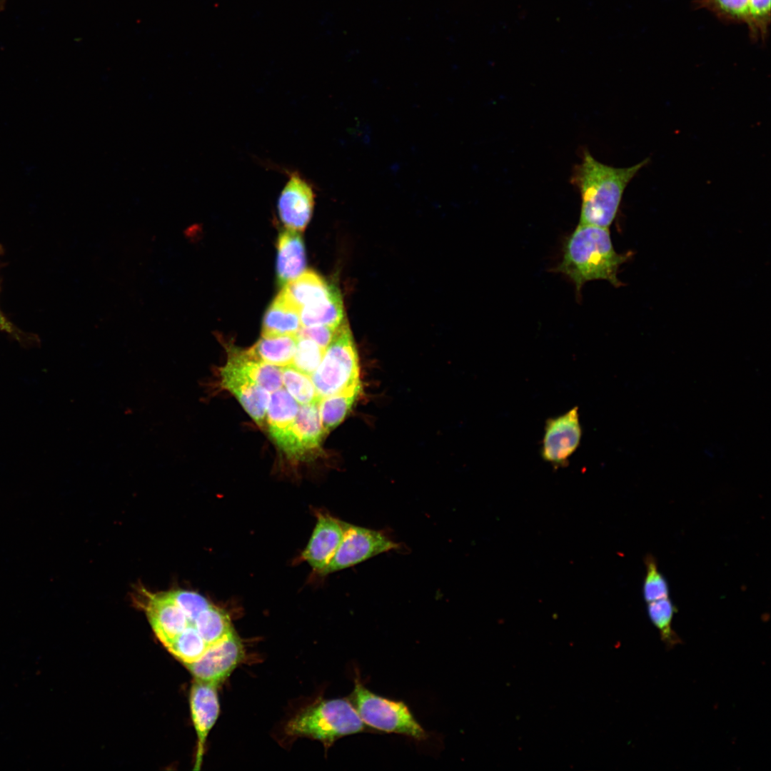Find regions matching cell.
<instances>
[{
  "label": "cell",
  "instance_id": "19",
  "mask_svg": "<svg viewBox=\"0 0 771 771\" xmlns=\"http://www.w3.org/2000/svg\"><path fill=\"white\" fill-rule=\"evenodd\" d=\"M300 318L302 327L327 326L337 328L345 318L343 300L338 288L328 297L303 307Z\"/></svg>",
  "mask_w": 771,
  "mask_h": 771
},
{
  "label": "cell",
  "instance_id": "2",
  "mask_svg": "<svg viewBox=\"0 0 771 771\" xmlns=\"http://www.w3.org/2000/svg\"><path fill=\"white\" fill-rule=\"evenodd\" d=\"M608 228L578 223L565 241L562 260L553 271L568 277L578 294L591 281H608L615 287L621 285L618 271L630 254L615 251Z\"/></svg>",
  "mask_w": 771,
  "mask_h": 771
},
{
  "label": "cell",
  "instance_id": "13",
  "mask_svg": "<svg viewBox=\"0 0 771 771\" xmlns=\"http://www.w3.org/2000/svg\"><path fill=\"white\" fill-rule=\"evenodd\" d=\"M217 686L213 682L195 680L191 688V712L198 739L195 770L201 768L206 738L219 715Z\"/></svg>",
  "mask_w": 771,
  "mask_h": 771
},
{
  "label": "cell",
  "instance_id": "26",
  "mask_svg": "<svg viewBox=\"0 0 771 771\" xmlns=\"http://www.w3.org/2000/svg\"><path fill=\"white\" fill-rule=\"evenodd\" d=\"M696 6L713 13L726 22L747 24L749 0H696Z\"/></svg>",
  "mask_w": 771,
  "mask_h": 771
},
{
  "label": "cell",
  "instance_id": "6",
  "mask_svg": "<svg viewBox=\"0 0 771 771\" xmlns=\"http://www.w3.org/2000/svg\"><path fill=\"white\" fill-rule=\"evenodd\" d=\"M397 547L396 543L378 531L344 523L342 540L320 575L350 568Z\"/></svg>",
  "mask_w": 771,
  "mask_h": 771
},
{
  "label": "cell",
  "instance_id": "28",
  "mask_svg": "<svg viewBox=\"0 0 771 771\" xmlns=\"http://www.w3.org/2000/svg\"><path fill=\"white\" fill-rule=\"evenodd\" d=\"M325 350L313 341L298 337V341L291 366L311 376L320 365Z\"/></svg>",
  "mask_w": 771,
  "mask_h": 771
},
{
  "label": "cell",
  "instance_id": "22",
  "mask_svg": "<svg viewBox=\"0 0 771 771\" xmlns=\"http://www.w3.org/2000/svg\"><path fill=\"white\" fill-rule=\"evenodd\" d=\"M195 625L208 646L234 630L228 614L212 602L196 617Z\"/></svg>",
  "mask_w": 771,
  "mask_h": 771
},
{
  "label": "cell",
  "instance_id": "20",
  "mask_svg": "<svg viewBox=\"0 0 771 771\" xmlns=\"http://www.w3.org/2000/svg\"><path fill=\"white\" fill-rule=\"evenodd\" d=\"M297 341V335H261L248 351L268 364L283 368L292 363Z\"/></svg>",
  "mask_w": 771,
  "mask_h": 771
},
{
  "label": "cell",
  "instance_id": "10",
  "mask_svg": "<svg viewBox=\"0 0 771 771\" xmlns=\"http://www.w3.org/2000/svg\"><path fill=\"white\" fill-rule=\"evenodd\" d=\"M582 433L577 406L548 419L541 448L543 458L555 468L565 466L579 446Z\"/></svg>",
  "mask_w": 771,
  "mask_h": 771
},
{
  "label": "cell",
  "instance_id": "17",
  "mask_svg": "<svg viewBox=\"0 0 771 771\" xmlns=\"http://www.w3.org/2000/svg\"><path fill=\"white\" fill-rule=\"evenodd\" d=\"M299 407L298 403L283 387L272 392L266 412V425L276 445L291 427Z\"/></svg>",
  "mask_w": 771,
  "mask_h": 771
},
{
  "label": "cell",
  "instance_id": "21",
  "mask_svg": "<svg viewBox=\"0 0 771 771\" xmlns=\"http://www.w3.org/2000/svg\"><path fill=\"white\" fill-rule=\"evenodd\" d=\"M361 383L319 401V412L325 435L336 428L347 416L361 394Z\"/></svg>",
  "mask_w": 771,
  "mask_h": 771
},
{
  "label": "cell",
  "instance_id": "18",
  "mask_svg": "<svg viewBox=\"0 0 771 771\" xmlns=\"http://www.w3.org/2000/svg\"><path fill=\"white\" fill-rule=\"evenodd\" d=\"M301 327L300 311L279 293L264 314L262 335H297Z\"/></svg>",
  "mask_w": 771,
  "mask_h": 771
},
{
  "label": "cell",
  "instance_id": "30",
  "mask_svg": "<svg viewBox=\"0 0 771 771\" xmlns=\"http://www.w3.org/2000/svg\"><path fill=\"white\" fill-rule=\"evenodd\" d=\"M336 329L327 326H305L301 328L297 336L309 338L323 350H326L331 341Z\"/></svg>",
  "mask_w": 771,
  "mask_h": 771
},
{
  "label": "cell",
  "instance_id": "23",
  "mask_svg": "<svg viewBox=\"0 0 771 771\" xmlns=\"http://www.w3.org/2000/svg\"><path fill=\"white\" fill-rule=\"evenodd\" d=\"M196 618L166 647L185 665L198 660L208 647L196 628Z\"/></svg>",
  "mask_w": 771,
  "mask_h": 771
},
{
  "label": "cell",
  "instance_id": "16",
  "mask_svg": "<svg viewBox=\"0 0 771 771\" xmlns=\"http://www.w3.org/2000/svg\"><path fill=\"white\" fill-rule=\"evenodd\" d=\"M336 288L312 271H306L283 286L280 293L299 311L328 297Z\"/></svg>",
  "mask_w": 771,
  "mask_h": 771
},
{
  "label": "cell",
  "instance_id": "25",
  "mask_svg": "<svg viewBox=\"0 0 771 771\" xmlns=\"http://www.w3.org/2000/svg\"><path fill=\"white\" fill-rule=\"evenodd\" d=\"M281 370L285 389L299 405L309 404L321 400L311 376L291 365L281 368Z\"/></svg>",
  "mask_w": 771,
  "mask_h": 771
},
{
  "label": "cell",
  "instance_id": "11",
  "mask_svg": "<svg viewBox=\"0 0 771 771\" xmlns=\"http://www.w3.org/2000/svg\"><path fill=\"white\" fill-rule=\"evenodd\" d=\"M316 523L309 541L301 553L306 561L318 575L326 568L338 549L343 534L344 523L330 514L318 510Z\"/></svg>",
  "mask_w": 771,
  "mask_h": 771
},
{
  "label": "cell",
  "instance_id": "7",
  "mask_svg": "<svg viewBox=\"0 0 771 771\" xmlns=\"http://www.w3.org/2000/svg\"><path fill=\"white\" fill-rule=\"evenodd\" d=\"M287 181L279 196L277 209L288 229L302 231L313 214L316 192L313 182L297 169L283 168Z\"/></svg>",
  "mask_w": 771,
  "mask_h": 771
},
{
  "label": "cell",
  "instance_id": "3",
  "mask_svg": "<svg viewBox=\"0 0 771 771\" xmlns=\"http://www.w3.org/2000/svg\"><path fill=\"white\" fill-rule=\"evenodd\" d=\"M366 724L353 705L345 699L320 701L303 710L286 726L292 737H307L332 743L345 735L360 732Z\"/></svg>",
  "mask_w": 771,
  "mask_h": 771
},
{
  "label": "cell",
  "instance_id": "12",
  "mask_svg": "<svg viewBox=\"0 0 771 771\" xmlns=\"http://www.w3.org/2000/svg\"><path fill=\"white\" fill-rule=\"evenodd\" d=\"M220 386L232 393L260 427L266 425L270 392L226 362L218 370Z\"/></svg>",
  "mask_w": 771,
  "mask_h": 771
},
{
  "label": "cell",
  "instance_id": "31",
  "mask_svg": "<svg viewBox=\"0 0 771 771\" xmlns=\"http://www.w3.org/2000/svg\"><path fill=\"white\" fill-rule=\"evenodd\" d=\"M0 330L12 333H14L13 326L11 323L4 317L0 310Z\"/></svg>",
  "mask_w": 771,
  "mask_h": 771
},
{
  "label": "cell",
  "instance_id": "27",
  "mask_svg": "<svg viewBox=\"0 0 771 771\" xmlns=\"http://www.w3.org/2000/svg\"><path fill=\"white\" fill-rule=\"evenodd\" d=\"M646 574L642 585V595L647 603L669 597L667 580L658 570L657 563L652 554L644 558Z\"/></svg>",
  "mask_w": 771,
  "mask_h": 771
},
{
  "label": "cell",
  "instance_id": "4",
  "mask_svg": "<svg viewBox=\"0 0 771 771\" xmlns=\"http://www.w3.org/2000/svg\"><path fill=\"white\" fill-rule=\"evenodd\" d=\"M311 378L320 399L361 383L358 354L346 318Z\"/></svg>",
  "mask_w": 771,
  "mask_h": 771
},
{
  "label": "cell",
  "instance_id": "29",
  "mask_svg": "<svg viewBox=\"0 0 771 771\" xmlns=\"http://www.w3.org/2000/svg\"><path fill=\"white\" fill-rule=\"evenodd\" d=\"M771 0H749V34L754 40L764 41L770 24Z\"/></svg>",
  "mask_w": 771,
  "mask_h": 771
},
{
  "label": "cell",
  "instance_id": "9",
  "mask_svg": "<svg viewBox=\"0 0 771 771\" xmlns=\"http://www.w3.org/2000/svg\"><path fill=\"white\" fill-rule=\"evenodd\" d=\"M243 645L235 630L209 645L196 661L186 664L195 680L219 685L242 661Z\"/></svg>",
  "mask_w": 771,
  "mask_h": 771
},
{
  "label": "cell",
  "instance_id": "14",
  "mask_svg": "<svg viewBox=\"0 0 771 771\" xmlns=\"http://www.w3.org/2000/svg\"><path fill=\"white\" fill-rule=\"evenodd\" d=\"M276 277L280 286L301 276L306 267V256L301 234L294 230L282 231L278 238Z\"/></svg>",
  "mask_w": 771,
  "mask_h": 771
},
{
  "label": "cell",
  "instance_id": "5",
  "mask_svg": "<svg viewBox=\"0 0 771 771\" xmlns=\"http://www.w3.org/2000/svg\"><path fill=\"white\" fill-rule=\"evenodd\" d=\"M354 707L363 722L386 732L405 735L423 740L426 734L408 707L400 701L374 694L356 680L353 692Z\"/></svg>",
  "mask_w": 771,
  "mask_h": 771
},
{
  "label": "cell",
  "instance_id": "8",
  "mask_svg": "<svg viewBox=\"0 0 771 771\" xmlns=\"http://www.w3.org/2000/svg\"><path fill=\"white\" fill-rule=\"evenodd\" d=\"M319 401L300 405L293 423L276 445L288 459L307 460L320 450L321 442L326 435L321 424Z\"/></svg>",
  "mask_w": 771,
  "mask_h": 771
},
{
  "label": "cell",
  "instance_id": "15",
  "mask_svg": "<svg viewBox=\"0 0 771 771\" xmlns=\"http://www.w3.org/2000/svg\"><path fill=\"white\" fill-rule=\"evenodd\" d=\"M226 351V362L268 392H274L283 386L281 368L261 361L248 349L229 346Z\"/></svg>",
  "mask_w": 771,
  "mask_h": 771
},
{
  "label": "cell",
  "instance_id": "24",
  "mask_svg": "<svg viewBox=\"0 0 771 771\" xmlns=\"http://www.w3.org/2000/svg\"><path fill=\"white\" fill-rule=\"evenodd\" d=\"M675 612V606L669 597L647 603L648 616L659 630L661 640L668 648H672L681 642L672 628V621Z\"/></svg>",
  "mask_w": 771,
  "mask_h": 771
},
{
  "label": "cell",
  "instance_id": "1",
  "mask_svg": "<svg viewBox=\"0 0 771 771\" xmlns=\"http://www.w3.org/2000/svg\"><path fill=\"white\" fill-rule=\"evenodd\" d=\"M647 161L645 159L630 167L615 168L597 161L585 150L570 178L581 198L579 223L609 228L625 188Z\"/></svg>",
  "mask_w": 771,
  "mask_h": 771
}]
</instances>
